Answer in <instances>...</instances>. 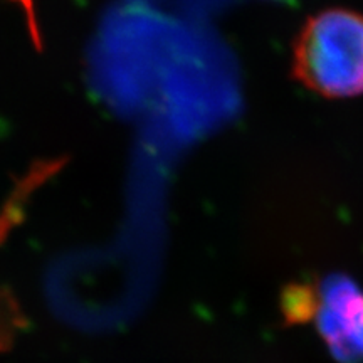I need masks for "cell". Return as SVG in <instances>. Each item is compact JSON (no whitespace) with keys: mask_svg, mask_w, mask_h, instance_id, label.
Masks as SVG:
<instances>
[{"mask_svg":"<svg viewBox=\"0 0 363 363\" xmlns=\"http://www.w3.org/2000/svg\"><path fill=\"white\" fill-rule=\"evenodd\" d=\"M293 76L325 98L363 94V16L333 7L308 17L293 48Z\"/></svg>","mask_w":363,"mask_h":363,"instance_id":"6da1fadb","label":"cell"},{"mask_svg":"<svg viewBox=\"0 0 363 363\" xmlns=\"http://www.w3.org/2000/svg\"><path fill=\"white\" fill-rule=\"evenodd\" d=\"M318 296V323L331 350L343 362L362 360L363 293L350 281L333 279Z\"/></svg>","mask_w":363,"mask_h":363,"instance_id":"7a4b0ae2","label":"cell"},{"mask_svg":"<svg viewBox=\"0 0 363 363\" xmlns=\"http://www.w3.org/2000/svg\"><path fill=\"white\" fill-rule=\"evenodd\" d=\"M16 2H19L22 9L26 11L27 27H29L30 39H33L35 49H38V51H43V34H40V27L38 24V19H35V11H34L33 0H16Z\"/></svg>","mask_w":363,"mask_h":363,"instance_id":"3957f363","label":"cell"}]
</instances>
